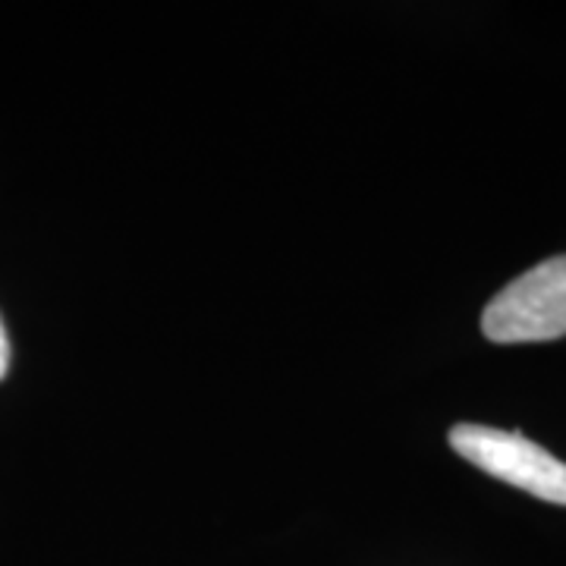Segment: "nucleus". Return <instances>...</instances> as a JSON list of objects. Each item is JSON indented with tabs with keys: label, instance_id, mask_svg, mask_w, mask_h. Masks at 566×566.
I'll use <instances>...</instances> for the list:
<instances>
[{
	"label": "nucleus",
	"instance_id": "f257e3e1",
	"mask_svg": "<svg viewBox=\"0 0 566 566\" xmlns=\"http://www.w3.org/2000/svg\"><path fill=\"white\" fill-rule=\"evenodd\" d=\"M482 334L491 344H547L566 337V255L535 264L506 283L482 312Z\"/></svg>",
	"mask_w": 566,
	"mask_h": 566
},
{
	"label": "nucleus",
	"instance_id": "f03ea898",
	"mask_svg": "<svg viewBox=\"0 0 566 566\" xmlns=\"http://www.w3.org/2000/svg\"><path fill=\"white\" fill-rule=\"evenodd\" d=\"M450 447L465 463L520 488L538 501L566 506V463L528 441L520 431H504L491 424H453Z\"/></svg>",
	"mask_w": 566,
	"mask_h": 566
},
{
	"label": "nucleus",
	"instance_id": "7ed1b4c3",
	"mask_svg": "<svg viewBox=\"0 0 566 566\" xmlns=\"http://www.w3.org/2000/svg\"><path fill=\"white\" fill-rule=\"evenodd\" d=\"M7 371H10V334H7L3 318H0V381L7 378Z\"/></svg>",
	"mask_w": 566,
	"mask_h": 566
}]
</instances>
